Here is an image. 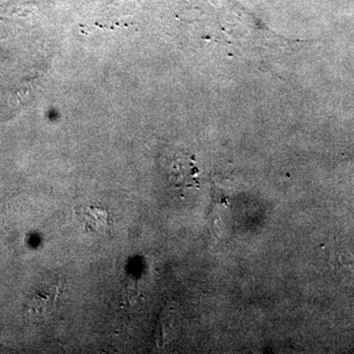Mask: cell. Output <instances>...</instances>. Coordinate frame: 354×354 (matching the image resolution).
<instances>
[{
	"instance_id": "obj_1",
	"label": "cell",
	"mask_w": 354,
	"mask_h": 354,
	"mask_svg": "<svg viewBox=\"0 0 354 354\" xmlns=\"http://www.w3.org/2000/svg\"><path fill=\"white\" fill-rule=\"evenodd\" d=\"M77 216L88 232L102 234L109 228V213L106 209L95 206L81 207L77 209Z\"/></svg>"
},
{
	"instance_id": "obj_3",
	"label": "cell",
	"mask_w": 354,
	"mask_h": 354,
	"mask_svg": "<svg viewBox=\"0 0 354 354\" xmlns=\"http://www.w3.org/2000/svg\"><path fill=\"white\" fill-rule=\"evenodd\" d=\"M171 169L174 183L180 186H192L197 183V169L188 158H176L171 164Z\"/></svg>"
},
{
	"instance_id": "obj_2",
	"label": "cell",
	"mask_w": 354,
	"mask_h": 354,
	"mask_svg": "<svg viewBox=\"0 0 354 354\" xmlns=\"http://www.w3.org/2000/svg\"><path fill=\"white\" fill-rule=\"evenodd\" d=\"M55 300L48 295H36L26 304L25 317L30 323L44 322L53 313Z\"/></svg>"
}]
</instances>
